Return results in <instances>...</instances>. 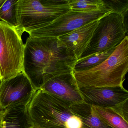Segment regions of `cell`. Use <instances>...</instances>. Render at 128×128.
<instances>
[{
    "mask_svg": "<svg viewBox=\"0 0 128 128\" xmlns=\"http://www.w3.org/2000/svg\"><path fill=\"white\" fill-rule=\"evenodd\" d=\"M71 108L80 119L84 128H112L99 116L92 106L83 102L71 105Z\"/></svg>",
    "mask_w": 128,
    "mask_h": 128,
    "instance_id": "cell-12",
    "label": "cell"
},
{
    "mask_svg": "<svg viewBox=\"0 0 128 128\" xmlns=\"http://www.w3.org/2000/svg\"><path fill=\"white\" fill-rule=\"evenodd\" d=\"M1 80V76H0V81Z\"/></svg>",
    "mask_w": 128,
    "mask_h": 128,
    "instance_id": "cell-21",
    "label": "cell"
},
{
    "mask_svg": "<svg viewBox=\"0 0 128 128\" xmlns=\"http://www.w3.org/2000/svg\"><path fill=\"white\" fill-rule=\"evenodd\" d=\"M71 104L42 90L36 91L28 106L32 127L36 128H84Z\"/></svg>",
    "mask_w": 128,
    "mask_h": 128,
    "instance_id": "cell-2",
    "label": "cell"
},
{
    "mask_svg": "<svg viewBox=\"0 0 128 128\" xmlns=\"http://www.w3.org/2000/svg\"><path fill=\"white\" fill-rule=\"evenodd\" d=\"M2 126V116L1 114L0 113V128H1Z\"/></svg>",
    "mask_w": 128,
    "mask_h": 128,
    "instance_id": "cell-20",
    "label": "cell"
},
{
    "mask_svg": "<svg viewBox=\"0 0 128 128\" xmlns=\"http://www.w3.org/2000/svg\"><path fill=\"white\" fill-rule=\"evenodd\" d=\"M104 6L114 13L126 18L128 11V0H102Z\"/></svg>",
    "mask_w": 128,
    "mask_h": 128,
    "instance_id": "cell-18",
    "label": "cell"
},
{
    "mask_svg": "<svg viewBox=\"0 0 128 128\" xmlns=\"http://www.w3.org/2000/svg\"><path fill=\"white\" fill-rule=\"evenodd\" d=\"M40 90L71 104L84 102L74 76V70L54 76L46 82Z\"/></svg>",
    "mask_w": 128,
    "mask_h": 128,
    "instance_id": "cell-10",
    "label": "cell"
},
{
    "mask_svg": "<svg viewBox=\"0 0 128 128\" xmlns=\"http://www.w3.org/2000/svg\"><path fill=\"white\" fill-rule=\"evenodd\" d=\"M68 4L72 11L81 12L96 11L104 6L102 0H69Z\"/></svg>",
    "mask_w": 128,
    "mask_h": 128,
    "instance_id": "cell-17",
    "label": "cell"
},
{
    "mask_svg": "<svg viewBox=\"0 0 128 128\" xmlns=\"http://www.w3.org/2000/svg\"><path fill=\"white\" fill-rule=\"evenodd\" d=\"M128 100L112 108L119 115L128 122Z\"/></svg>",
    "mask_w": 128,
    "mask_h": 128,
    "instance_id": "cell-19",
    "label": "cell"
},
{
    "mask_svg": "<svg viewBox=\"0 0 128 128\" xmlns=\"http://www.w3.org/2000/svg\"><path fill=\"white\" fill-rule=\"evenodd\" d=\"M1 128H30L32 127L28 111V106L17 108L0 113Z\"/></svg>",
    "mask_w": 128,
    "mask_h": 128,
    "instance_id": "cell-13",
    "label": "cell"
},
{
    "mask_svg": "<svg viewBox=\"0 0 128 128\" xmlns=\"http://www.w3.org/2000/svg\"><path fill=\"white\" fill-rule=\"evenodd\" d=\"M22 36L14 28L0 21V81L23 72L24 45Z\"/></svg>",
    "mask_w": 128,
    "mask_h": 128,
    "instance_id": "cell-6",
    "label": "cell"
},
{
    "mask_svg": "<svg viewBox=\"0 0 128 128\" xmlns=\"http://www.w3.org/2000/svg\"><path fill=\"white\" fill-rule=\"evenodd\" d=\"M30 128H35V127H31Z\"/></svg>",
    "mask_w": 128,
    "mask_h": 128,
    "instance_id": "cell-22",
    "label": "cell"
},
{
    "mask_svg": "<svg viewBox=\"0 0 128 128\" xmlns=\"http://www.w3.org/2000/svg\"><path fill=\"white\" fill-rule=\"evenodd\" d=\"M127 32L124 18L114 12L107 14L99 19L90 42L79 60L116 48L128 36Z\"/></svg>",
    "mask_w": 128,
    "mask_h": 128,
    "instance_id": "cell-5",
    "label": "cell"
},
{
    "mask_svg": "<svg viewBox=\"0 0 128 128\" xmlns=\"http://www.w3.org/2000/svg\"><path fill=\"white\" fill-rule=\"evenodd\" d=\"M78 86L84 102L95 107L112 108L128 100V91L123 86L114 87Z\"/></svg>",
    "mask_w": 128,
    "mask_h": 128,
    "instance_id": "cell-9",
    "label": "cell"
},
{
    "mask_svg": "<svg viewBox=\"0 0 128 128\" xmlns=\"http://www.w3.org/2000/svg\"><path fill=\"white\" fill-rule=\"evenodd\" d=\"M69 0H19L18 22L24 32L29 33L53 23L70 10Z\"/></svg>",
    "mask_w": 128,
    "mask_h": 128,
    "instance_id": "cell-4",
    "label": "cell"
},
{
    "mask_svg": "<svg viewBox=\"0 0 128 128\" xmlns=\"http://www.w3.org/2000/svg\"><path fill=\"white\" fill-rule=\"evenodd\" d=\"M98 20L92 22L69 33L58 37L70 54L78 61L87 48L98 25Z\"/></svg>",
    "mask_w": 128,
    "mask_h": 128,
    "instance_id": "cell-11",
    "label": "cell"
},
{
    "mask_svg": "<svg viewBox=\"0 0 128 128\" xmlns=\"http://www.w3.org/2000/svg\"><path fill=\"white\" fill-rule=\"evenodd\" d=\"M112 12L105 6L90 12H76L70 10L50 24L29 33L30 37L58 38L69 33L92 22L99 20Z\"/></svg>",
    "mask_w": 128,
    "mask_h": 128,
    "instance_id": "cell-7",
    "label": "cell"
},
{
    "mask_svg": "<svg viewBox=\"0 0 128 128\" xmlns=\"http://www.w3.org/2000/svg\"><path fill=\"white\" fill-rule=\"evenodd\" d=\"M116 48L94 54L85 59L78 60L74 67V71L76 72L86 71L98 66L110 56Z\"/></svg>",
    "mask_w": 128,
    "mask_h": 128,
    "instance_id": "cell-15",
    "label": "cell"
},
{
    "mask_svg": "<svg viewBox=\"0 0 128 128\" xmlns=\"http://www.w3.org/2000/svg\"><path fill=\"white\" fill-rule=\"evenodd\" d=\"M128 71V36L104 62L89 70L74 71L78 85L94 87L122 86Z\"/></svg>",
    "mask_w": 128,
    "mask_h": 128,
    "instance_id": "cell-3",
    "label": "cell"
},
{
    "mask_svg": "<svg viewBox=\"0 0 128 128\" xmlns=\"http://www.w3.org/2000/svg\"><path fill=\"white\" fill-rule=\"evenodd\" d=\"M23 72L0 81V113L27 106L36 92Z\"/></svg>",
    "mask_w": 128,
    "mask_h": 128,
    "instance_id": "cell-8",
    "label": "cell"
},
{
    "mask_svg": "<svg viewBox=\"0 0 128 128\" xmlns=\"http://www.w3.org/2000/svg\"><path fill=\"white\" fill-rule=\"evenodd\" d=\"M18 1L19 0H0V21L14 28L22 36L24 32L18 19Z\"/></svg>",
    "mask_w": 128,
    "mask_h": 128,
    "instance_id": "cell-14",
    "label": "cell"
},
{
    "mask_svg": "<svg viewBox=\"0 0 128 128\" xmlns=\"http://www.w3.org/2000/svg\"><path fill=\"white\" fill-rule=\"evenodd\" d=\"M77 62L58 38L30 36L24 44L23 72L36 91L54 76L74 70Z\"/></svg>",
    "mask_w": 128,
    "mask_h": 128,
    "instance_id": "cell-1",
    "label": "cell"
},
{
    "mask_svg": "<svg viewBox=\"0 0 128 128\" xmlns=\"http://www.w3.org/2000/svg\"><path fill=\"white\" fill-rule=\"evenodd\" d=\"M94 107L99 116L112 128H128V122L112 108Z\"/></svg>",
    "mask_w": 128,
    "mask_h": 128,
    "instance_id": "cell-16",
    "label": "cell"
}]
</instances>
